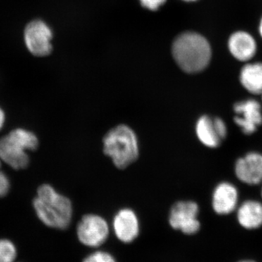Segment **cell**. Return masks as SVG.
Instances as JSON below:
<instances>
[{"mask_svg":"<svg viewBox=\"0 0 262 262\" xmlns=\"http://www.w3.org/2000/svg\"><path fill=\"white\" fill-rule=\"evenodd\" d=\"M259 33H260V35H261V37H262V18H261V21H260V24H259Z\"/></svg>","mask_w":262,"mask_h":262,"instance_id":"obj_21","label":"cell"},{"mask_svg":"<svg viewBox=\"0 0 262 262\" xmlns=\"http://www.w3.org/2000/svg\"><path fill=\"white\" fill-rule=\"evenodd\" d=\"M195 133L202 144L215 149L227 139L228 127L223 119L210 115H202L196 120Z\"/></svg>","mask_w":262,"mask_h":262,"instance_id":"obj_7","label":"cell"},{"mask_svg":"<svg viewBox=\"0 0 262 262\" xmlns=\"http://www.w3.org/2000/svg\"><path fill=\"white\" fill-rule=\"evenodd\" d=\"M239 81L248 92L253 95L262 94V63H248L243 67Z\"/></svg>","mask_w":262,"mask_h":262,"instance_id":"obj_15","label":"cell"},{"mask_svg":"<svg viewBox=\"0 0 262 262\" xmlns=\"http://www.w3.org/2000/svg\"><path fill=\"white\" fill-rule=\"evenodd\" d=\"M172 52L180 68L187 73L204 70L211 58V48L208 40L198 33L186 32L174 41Z\"/></svg>","mask_w":262,"mask_h":262,"instance_id":"obj_2","label":"cell"},{"mask_svg":"<svg viewBox=\"0 0 262 262\" xmlns=\"http://www.w3.org/2000/svg\"><path fill=\"white\" fill-rule=\"evenodd\" d=\"M261 196L262 199V184H261Z\"/></svg>","mask_w":262,"mask_h":262,"instance_id":"obj_24","label":"cell"},{"mask_svg":"<svg viewBox=\"0 0 262 262\" xmlns=\"http://www.w3.org/2000/svg\"><path fill=\"white\" fill-rule=\"evenodd\" d=\"M237 222L244 229H256L262 227V202L246 200L236 209Z\"/></svg>","mask_w":262,"mask_h":262,"instance_id":"obj_13","label":"cell"},{"mask_svg":"<svg viewBox=\"0 0 262 262\" xmlns=\"http://www.w3.org/2000/svg\"><path fill=\"white\" fill-rule=\"evenodd\" d=\"M261 104H262V94H261Z\"/></svg>","mask_w":262,"mask_h":262,"instance_id":"obj_26","label":"cell"},{"mask_svg":"<svg viewBox=\"0 0 262 262\" xmlns=\"http://www.w3.org/2000/svg\"><path fill=\"white\" fill-rule=\"evenodd\" d=\"M39 144L35 134L25 129L17 128L0 139V160L15 170L28 166L27 150H35Z\"/></svg>","mask_w":262,"mask_h":262,"instance_id":"obj_4","label":"cell"},{"mask_svg":"<svg viewBox=\"0 0 262 262\" xmlns=\"http://www.w3.org/2000/svg\"><path fill=\"white\" fill-rule=\"evenodd\" d=\"M141 5L150 10H156L165 3L166 0H140Z\"/></svg>","mask_w":262,"mask_h":262,"instance_id":"obj_19","label":"cell"},{"mask_svg":"<svg viewBox=\"0 0 262 262\" xmlns=\"http://www.w3.org/2000/svg\"><path fill=\"white\" fill-rule=\"evenodd\" d=\"M83 262H116L111 254L104 251H96L89 255Z\"/></svg>","mask_w":262,"mask_h":262,"instance_id":"obj_17","label":"cell"},{"mask_svg":"<svg viewBox=\"0 0 262 262\" xmlns=\"http://www.w3.org/2000/svg\"><path fill=\"white\" fill-rule=\"evenodd\" d=\"M239 193L232 183L222 182L215 186L212 194V208L218 215H229L239 206Z\"/></svg>","mask_w":262,"mask_h":262,"instance_id":"obj_11","label":"cell"},{"mask_svg":"<svg viewBox=\"0 0 262 262\" xmlns=\"http://www.w3.org/2000/svg\"><path fill=\"white\" fill-rule=\"evenodd\" d=\"M77 237L82 244L98 247L107 239L110 229L106 221L100 215H84L77 226Z\"/></svg>","mask_w":262,"mask_h":262,"instance_id":"obj_9","label":"cell"},{"mask_svg":"<svg viewBox=\"0 0 262 262\" xmlns=\"http://www.w3.org/2000/svg\"><path fill=\"white\" fill-rule=\"evenodd\" d=\"M234 122L244 135H253L262 125V104L254 98L233 105Z\"/></svg>","mask_w":262,"mask_h":262,"instance_id":"obj_6","label":"cell"},{"mask_svg":"<svg viewBox=\"0 0 262 262\" xmlns=\"http://www.w3.org/2000/svg\"><path fill=\"white\" fill-rule=\"evenodd\" d=\"M184 1H187V2H194V1H196V0H184Z\"/></svg>","mask_w":262,"mask_h":262,"instance_id":"obj_23","label":"cell"},{"mask_svg":"<svg viewBox=\"0 0 262 262\" xmlns=\"http://www.w3.org/2000/svg\"><path fill=\"white\" fill-rule=\"evenodd\" d=\"M239 262H256V261H251V260H244V261H241Z\"/></svg>","mask_w":262,"mask_h":262,"instance_id":"obj_22","label":"cell"},{"mask_svg":"<svg viewBox=\"0 0 262 262\" xmlns=\"http://www.w3.org/2000/svg\"><path fill=\"white\" fill-rule=\"evenodd\" d=\"M53 33L47 24L34 20L28 24L24 31V40L29 51L34 56L45 57L51 54Z\"/></svg>","mask_w":262,"mask_h":262,"instance_id":"obj_8","label":"cell"},{"mask_svg":"<svg viewBox=\"0 0 262 262\" xmlns=\"http://www.w3.org/2000/svg\"><path fill=\"white\" fill-rule=\"evenodd\" d=\"M236 178L248 186L262 184V154L251 151L236 160L234 165Z\"/></svg>","mask_w":262,"mask_h":262,"instance_id":"obj_10","label":"cell"},{"mask_svg":"<svg viewBox=\"0 0 262 262\" xmlns=\"http://www.w3.org/2000/svg\"><path fill=\"white\" fill-rule=\"evenodd\" d=\"M113 228L122 242L134 241L139 234V222L135 212L130 208L120 210L114 218Z\"/></svg>","mask_w":262,"mask_h":262,"instance_id":"obj_12","label":"cell"},{"mask_svg":"<svg viewBox=\"0 0 262 262\" xmlns=\"http://www.w3.org/2000/svg\"><path fill=\"white\" fill-rule=\"evenodd\" d=\"M5 121V115L4 112H3V110L0 108V130H1L2 127L4 125Z\"/></svg>","mask_w":262,"mask_h":262,"instance_id":"obj_20","label":"cell"},{"mask_svg":"<svg viewBox=\"0 0 262 262\" xmlns=\"http://www.w3.org/2000/svg\"><path fill=\"white\" fill-rule=\"evenodd\" d=\"M228 47L231 54L241 61L251 60L256 53L254 38L246 32H237L229 37Z\"/></svg>","mask_w":262,"mask_h":262,"instance_id":"obj_14","label":"cell"},{"mask_svg":"<svg viewBox=\"0 0 262 262\" xmlns=\"http://www.w3.org/2000/svg\"><path fill=\"white\" fill-rule=\"evenodd\" d=\"M103 144V152L111 158L117 168H127L139 158L137 136L126 125H117L106 133Z\"/></svg>","mask_w":262,"mask_h":262,"instance_id":"obj_3","label":"cell"},{"mask_svg":"<svg viewBox=\"0 0 262 262\" xmlns=\"http://www.w3.org/2000/svg\"><path fill=\"white\" fill-rule=\"evenodd\" d=\"M10 189L9 179L3 171L0 170V196H4L8 194Z\"/></svg>","mask_w":262,"mask_h":262,"instance_id":"obj_18","label":"cell"},{"mask_svg":"<svg viewBox=\"0 0 262 262\" xmlns=\"http://www.w3.org/2000/svg\"><path fill=\"white\" fill-rule=\"evenodd\" d=\"M33 206L39 220L48 227L64 229L70 225L73 211L72 203L51 185L43 184L39 187Z\"/></svg>","mask_w":262,"mask_h":262,"instance_id":"obj_1","label":"cell"},{"mask_svg":"<svg viewBox=\"0 0 262 262\" xmlns=\"http://www.w3.org/2000/svg\"><path fill=\"white\" fill-rule=\"evenodd\" d=\"M199 211V206L195 202H177L170 209L169 223L172 228L181 230L183 233L196 234L201 229V222L198 220Z\"/></svg>","mask_w":262,"mask_h":262,"instance_id":"obj_5","label":"cell"},{"mask_svg":"<svg viewBox=\"0 0 262 262\" xmlns=\"http://www.w3.org/2000/svg\"><path fill=\"white\" fill-rule=\"evenodd\" d=\"M16 256L14 244L8 239H0V262H13Z\"/></svg>","mask_w":262,"mask_h":262,"instance_id":"obj_16","label":"cell"},{"mask_svg":"<svg viewBox=\"0 0 262 262\" xmlns=\"http://www.w3.org/2000/svg\"><path fill=\"white\" fill-rule=\"evenodd\" d=\"M0 166H1V160H0Z\"/></svg>","mask_w":262,"mask_h":262,"instance_id":"obj_25","label":"cell"}]
</instances>
